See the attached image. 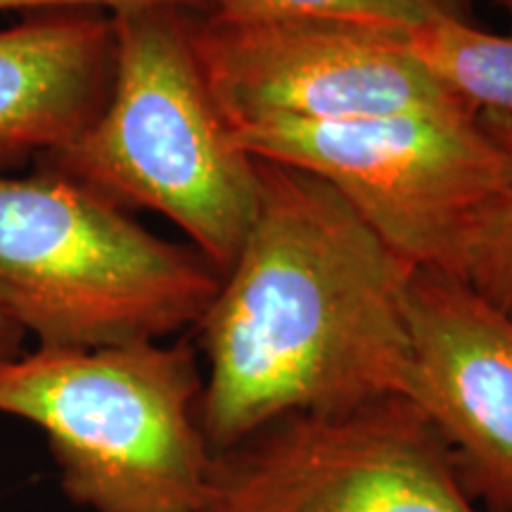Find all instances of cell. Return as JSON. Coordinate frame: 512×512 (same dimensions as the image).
Returning a JSON list of instances; mask_svg holds the SVG:
<instances>
[{"mask_svg": "<svg viewBox=\"0 0 512 512\" xmlns=\"http://www.w3.org/2000/svg\"><path fill=\"white\" fill-rule=\"evenodd\" d=\"M256 169L252 228L192 330L211 451L283 415L411 392L415 268L318 176L268 159Z\"/></svg>", "mask_w": 512, "mask_h": 512, "instance_id": "6da1fadb", "label": "cell"}, {"mask_svg": "<svg viewBox=\"0 0 512 512\" xmlns=\"http://www.w3.org/2000/svg\"><path fill=\"white\" fill-rule=\"evenodd\" d=\"M192 15L183 8L112 15L110 98L79 138L36 159V169L124 211L162 214L223 275L252 228L259 169L209 91Z\"/></svg>", "mask_w": 512, "mask_h": 512, "instance_id": "7a4b0ae2", "label": "cell"}, {"mask_svg": "<svg viewBox=\"0 0 512 512\" xmlns=\"http://www.w3.org/2000/svg\"><path fill=\"white\" fill-rule=\"evenodd\" d=\"M221 273L69 178L0 174V313L38 347L100 349L195 330Z\"/></svg>", "mask_w": 512, "mask_h": 512, "instance_id": "3957f363", "label": "cell"}, {"mask_svg": "<svg viewBox=\"0 0 512 512\" xmlns=\"http://www.w3.org/2000/svg\"><path fill=\"white\" fill-rule=\"evenodd\" d=\"M188 339L0 361V413L46 432L62 491L93 512H195L214 460Z\"/></svg>", "mask_w": 512, "mask_h": 512, "instance_id": "277c9868", "label": "cell"}, {"mask_svg": "<svg viewBox=\"0 0 512 512\" xmlns=\"http://www.w3.org/2000/svg\"><path fill=\"white\" fill-rule=\"evenodd\" d=\"M256 159L332 185L415 271L456 275L508 164L475 110L401 112L330 124L233 131Z\"/></svg>", "mask_w": 512, "mask_h": 512, "instance_id": "5b68a950", "label": "cell"}, {"mask_svg": "<svg viewBox=\"0 0 512 512\" xmlns=\"http://www.w3.org/2000/svg\"><path fill=\"white\" fill-rule=\"evenodd\" d=\"M195 512H482L425 411L387 394L275 418L214 451Z\"/></svg>", "mask_w": 512, "mask_h": 512, "instance_id": "8992f818", "label": "cell"}, {"mask_svg": "<svg viewBox=\"0 0 512 512\" xmlns=\"http://www.w3.org/2000/svg\"><path fill=\"white\" fill-rule=\"evenodd\" d=\"M192 46L230 131L472 110L411 53L406 29L195 12Z\"/></svg>", "mask_w": 512, "mask_h": 512, "instance_id": "52a82bcc", "label": "cell"}, {"mask_svg": "<svg viewBox=\"0 0 512 512\" xmlns=\"http://www.w3.org/2000/svg\"><path fill=\"white\" fill-rule=\"evenodd\" d=\"M411 392L482 512H512V316L456 275L415 271Z\"/></svg>", "mask_w": 512, "mask_h": 512, "instance_id": "ba28073f", "label": "cell"}, {"mask_svg": "<svg viewBox=\"0 0 512 512\" xmlns=\"http://www.w3.org/2000/svg\"><path fill=\"white\" fill-rule=\"evenodd\" d=\"M112 76V15L31 12L0 29V174L79 138L110 98Z\"/></svg>", "mask_w": 512, "mask_h": 512, "instance_id": "9c48e42d", "label": "cell"}, {"mask_svg": "<svg viewBox=\"0 0 512 512\" xmlns=\"http://www.w3.org/2000/svg\"><path fill=\"white\" fill-rule=\"evenodd\" d=\"M411 53L475 112L512 121V36L448 17L406 29Z\"/></svg>", "mask_w": 512, "mask_h": 512, "instance_id": "30bf717a", "label": "cell"}, {"mask_svg": "<svg viewBox=\"0 0 512 512\" xmlns=\"http://www.w3.org/2000/svg\"><path fill=\"white\" fill-rule=\"evenodd\" d=\"M209 12L226 19H332L394 29L467 19L463 0H211Z\"/></svg>", "mask_w": 512, "mask_h": 512, "instance_id": "8fae6325", "label": "cell"}, {"mask_svg": "<svg viewBox=\"0 0 512 512\" xmlns=\"http://www.w3.org/2000/svg\"><path fill=\"white\" fill-rule=\"evenodd\" d=\"M479 117L501 145L508 176L501 195L486 209L467 240L458 278L486 302L512 316V121L489 112H479Z\"/></svg>", "mask_w": 512, "mask_h": 512, "instance_id": "7c38bea8", "label": "cell"}, {"mask_svg": "<svg viewBox=\"0 0 512 512\" xmlns=\"http://www.w3.org/2000/svg\"><path fill=\"white\" fill-rule=\"evenodd\" d=\"M110 10V15L136 8H183L192 12H209L211 0H0V12L27 10Z\"/></svg>", "mask_w": 512, "mask_h": 512, "instance_id": "4fadbf2b", "label": "cell"}, {"mask_svg": "<svg viewBox=\"0 0 512 512\" xmlns=\"http://www.w3.org/2000/svg\"><path fill=\"white\" fill-rule=\"evenodd\" d=\"M24 337L27 335L0 313V361H8V358L22 354Z\"/></svg>", "mask_w": 512, "mask_h": 512, "instance_id": "5bb4252c", "label": "cell"}, {"mask_svg": "<svg viewBox=\"0 0 512 512\" xmlns=\"http://www.w3.org/2000/svg\"><path fill=\"white\" fill-rule=\"evenodd\" d=\"M501 3L505 5V10H508L510 17H512V0H501Z\"/></svg>", "mask_w": 512, "mask_h": 512, "instance_id": "9a60e30c", "label": "cell"}]
</instances>
